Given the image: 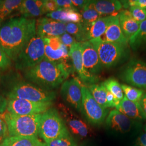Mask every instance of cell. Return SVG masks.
Returning <instances> with one entry per match:
<instances>
[{
	"label": "cell",
	"mask_w": 146,
	"mask_h": 146,
	"mask_svg": "<svg viewBox=\"0 0 146 146\" xmlns=\"http://www.w3.org/2000/svg\"><path fill=\"white\" fill-rule=\"evenodd\" d=\"M11 61L0 46V69H6L11 66Z\"/></svg>",
	"instance_id": "35"
},
{
	"label": "cell",
	"mask_w": 146,
	"mask_h": 146,
	"mask_svg": "<svg viewBox=\"0 0 146 146\" xmlns=\"http://www.w3.org/2000/svg\"><path fill=\"white\" fill-rule=\"evenodd\" d=\"M129 5L132 7H139L146 10V0H130Z\"/></svg>",
	"instance_id": "41"
},
{
	"label": "cell",
	"mask_w": 146,
	"mask_h": 146,
	"mask_svg": "<svg viewBox=\"0 0 146 146\" xmlns=\"http://www.w3.org/2000/svg\"><path fill=\"white\" fill-rule=\"evenodd\" d=\"M104 41L113 42L127 47L129 43L120 26L119 15L114 17L104 34L100 37Z\"/></svg>",
	"instance_id": "18"
},
{
	"label": "cell",
	"mask_w": 146,
	"mask_h": 146,
	"mask_svg": "<svg viewBox=\"0 0 146 146\" xmlns=\"http://www.w3.org/2000/svg\"><path fill=\"white\" fill-rule=\"evenodd\" d=\"M121 87L126 98L132 102H139L145 94L143 90L135 88L127 84H121Z\"/></svg>",
	"instance_id": "31"
},
{
	"label": "cell",
	"mask_w": 146,
	"mask_h": 146,
	"mask_svg": "<svg viewBox=\"0 0 146 146\" xmlns=\"http://www.w3.org/2000/svg\"><path fill=\"white\" fill-rule=\"evenodd\" d=\"M58 8L63 9H72L75 8L73 5L71 0H55Z\"/></svg>",
	"instance_id": "38"
},
{
	"label": "cell",
	"mask_w": 146,
	"mask_h": 146,
	"mask_svg": "<svg viewBox=\"0 0 146 146\" xmlns=\"http://www.w3.org/2000/svg\"><path fill=\"white\" fill-rule=\"evenodd\" d=\"M23 1L21 0H4L0 3V26L11 13L18 10Z\"/></svg>",
	"instance_id": "26"
},
{
	"label": "cell",
	"mask_w": 146,
	"mask_h": 146,
	"mask_svg": "<svg viewBox=\"0 0 146 146\" xmlns=\"http://www.w3.org/2000/svg\"><path fill=\"white\" fill-rule=\"evenodd\" d=\"M69 74L66 63L52 62L44 58L35 66L25 70L24 76L31 84L52 90L63 84Z\"/></svg>",
	"instance_id": "2"
},
{
	"label": "cell",
	"mask_w": 146,
	"mask_h": 146,
	"mask_svg": "<svg viewBox=\"0 0 146 146\" xmlns=\"http://www.w3.org/2000/svg\"><path fill=\"white\" fill-rule=\"evenodd\" d=\"M44 3V1L43 0H25L17 11L22 17L33 19L47 13Z\"/></svg>",
	"instance_id": "20"
},
{
	"label": "cell",
	"mask_w": 146,
	"mask_h": 146,
	"mask_svg": "<svg viewBox=\"0 0 146 146\" xmlns=\"http://www.w3.org/2000/svg\"><path fill=\"white\" fill-rule=\"evenodd\" d=\"M98 54L103 67H114L126 57V48L120 44L104 41L100 38L89 41Z\"/></svg>",
	"instance_id": "7"
},
{
	"label": "cell",
	"mask_w": 146,
	"mask_h": 146,
	"mask_svg": "<svg viewBox=\"0 0 146 146\" xmlns=\"http://www.w3.org/2000/svg\"><path fill=\"white\" fill-rule=\"evenodd\" d=\"M45 143L46 146H78L76 142L70 134Z\"/></svg>",
	"instance_id": "33"
},
{
	"label": "cell",
	"mask_w": 146,
	"mask_h": 146,
	"mask_svg": "<svg viewBox=\"0 0 146 146\" xmlns=\"http://www.w3.org/2000/svg\"><path fill=\"white\" fill-rule=\"evenodd\" d=\"M120 78L131 86L146 89V63L133 59L122 69Z\"/></svg>",
	"instance_id": "9"
},
{
	"label": "cell",
	"mask_w": 146,
	"mask_h": 146,
	"mask_svg": "<svg viewBox=\"0 0 146 146\" xmlns=\"http://www.w3.org/2000/svg\"><path fill=\"white\" fill-rule=\"evenodd\" d=\"M7 133H8V131L5 121L0 118V139L3 140L4 137L7 135Z\"/></svg>",
	"instance_id": "39"
},
{
	"label": "cell",
	"mask_w": 146,
	"mask_h": 146,
	"mask_svg": "<svg viewBox=\"0 0 146 146\" xmlns=\"http://www.w3.org/2000/svg\"><path fill=\"white\" fill-rule=\"evenodd\" d=\"M52 102H35L26 100L9 99L7 107L8 112L17 115L41 114L51 108Z\"/></svg>",
	"instance_id": "10"
},
{
	"label": "cell",
	"mask_w": 146,
	"mask_h": 146,
	"mask_svg": "<svg viewBox=\"0 0 146 146\" xmlns=\"http://www.w3.org/2000/svg\"><path fill=\"white\" fill-rule=\"evenodd\" d=\"M106 88L109 90L111 93L113 94L117 99L120 101L124 98V94L121 85L115 78H110L106 80L101 84Z\"/></svg>",
	"instance_id": "30"
},
{
	"label": "cell",
	"mask_w": 146,
	"mask_h": 146,
	"mask_svg": "<svg viewBox=\"0 0 146 146\" xmlns=\"http://www.w3.org/2000/svg\"><path fill=\"white\" fill-rule=\"evenodd\" d=\"M71 9H63L60 8L56 11L48 13L46 15L47 17L52 19L56 21L61 22L63 23L70 22L69 14Z\"/></svg>",
	"instance_id": "32"
},
{
	"label": "cell",
	"mask_w": 146,
	"mask_h": 146,
	"mask_svg": "<svg viewBox=\"0 0 146 146\" xmlns=\"http://www.w3.org/2000/svg\"><path fill=\"white\" fill-rule=\"evenodd\" d=\"M41 115L21 116L7 111L4 114L3 119L10 136L37 137Z\"/></svg>",
	"instance_id": "3"
},
{
	"label": "cell",
	"mask_w": 146,
	"mask_h": 146,
	"mask_svg": "<svg viewBox=\"0 0 146 146\" xmlns=\"http://www.w3.org/2000/svg\"><path fill=\"white\" fill-rule=\"evenodd\" d=\"M3 140H2V139H0V143H1V141H3Z\"/></svg>",
	"instance_id": "46"
},
{
	"label": "cell",
	"mask_w": 146,
	"mask_h": 146,
	"mask_svg": "<svg viewBox=\"0 0 146 146\" xmlns=\"http://www.w3.org/2000/svg\"><path fill=\"white\" fill-rule=\"evenodd\" d=\"M135 122L117 110L110 111L105 120L106 125L108 128L121 133L130 131Z\"/></svg>",
	"instance_id": "17"
},
{
	"label": "cell",
	"mask_w": 146,
	"mask_h": 146,
	"mask_svg": "<svg viewBox=\"0 0 146 146\" xmlns=\"http://www.w3.org/2000/svg\"><path fill=\"white\" fill-rule=\"evenodd\" d=\"M89 1L86 0H72V3L74 7L76 8V7L80 9H83L84 7L87 4Z\"/></svg>",
	"instance_id": "43"
},
{
	"label": "cell",
	"mask_w": 146,
	"mask_h": 146,
	"mask_svg": "<svg viewBox=\"0 0 146 146\" xmlns=\"http://www.w3.org/2000/svg\"><path fill=\"white\" fill-rule=\"evenodd\" d=\"M44 7L46 13H49L56 11L59 9L55 0H44Z\"/></svg>",
	"instance_id": "37"
},
{
	"label": "cell",
	"mask_w": 146,
	"mask_h": 146,
	"mask_svg": "<svg viewBox=\"0 0 146 146\" xmlns=\"http://www.w3.org/2000/svg\"><path fill=\"white\" fill-rule=\"evenodd\" d=\"M141 108L146 116V93L144 94L139 102Z\"/></svg>",
	"instance_id": "44"
},
{
	"label": "cell",
	"mask_w": 146,
	"mask_h": 146,
	"mask_svg": "<svg viewBox=\"0 0 146 146\" xmlns=\"http://www.w3.org/2000/svg\"><path fill=\"white\" fill-rule=\"evenodd\" d=\"M44 58L55 62L66 63L69 57L68 47L63 44L59 37L46 38Z\"/></svg>",
	"instance_id": "14"
},
{
	"label": "cell",
	"mask_w": 146,
	"mask_h": 146,
	"mask_svg": "<svg viewBox=\"0 0 146 146\" xmlns=\"http://www.w3.org/2000/svg\"><path fill=\"white\" fill-rule=\"evenodd\" d=\"M59 37L63 44L68 48L69 47V49L73 46V44L78 42H77L76 39L73 36L69 34L66 32L62 34L61 36H59Z\"/></svg>",
	"instance_id": "36"
},
{
	"label": "cell",
	"mask_w": 146,
	"mask_h": 146,
	"mask_svg": "<svg viewBox=\"0 0 146 146\" xmlns=\"http://www.w3.org/2000/svg\"><path fill=\"white\" fill-rule=\"evenodd\" d=\"M88 27L84 26L81 23L69 22L66 23V32L73 36L78 42L87 41Z\"/></svg>",
	"instance_id": "24"
},
{
	"label": "cell",
	"mask_w": 146,
	"mask_h": 146,
	"mask_svg": "<svg viewBox=\"0 0 146 146\" xmlns=\"http://www.w3.org/2000/svg\"><path fill=\"white\" fill-rule=\"evenodd\" d=\"M136 146H146V125L145 127L144 131L137 137Z\"/></svg>",
	"instance_id": "40"
},
{
	"label": "cell",
	"mask_w": 146,
	"mask_h": 146,
	"mask_svg": "<svg viewBox=\"0 0 146 146\" xmlns=\"http://www.w3.org/2000/svg\"><path fill=\"white\" fill-rule=\"evenodd\" d=\"M120 26L125 38L129 40L138 31L140 23L133 17L129 11L123 10L119 14Z\"/></svg>",
	"instance_id": "21"
},
{
	"label": "cell",
	"mask_w": 146,
	"mask_h": 146,
	"mask_svg": "<svg viewBox=\"0 0 146 146\" xmlns=\"http://www.w3.org/2000/svg\"><path fill=\"white\" fill-rule=\"evenodd\" d=\"M82 86L80 80L73 78L65 81L61 88L63 99L78 111H81L82 106Z\"/></svg>",
	"instance_id": "12"
},
{
	"label": "cell",
	"mask_w": 146,
	"mask_h": 146,
	"mask_svg": "<svg viewBox=\"0 0 146 146\" xmlns=\"http://www.w3.org/2000/svg\"><path fill=\"white\" fill-rule=\"evenodd\" d=\"M1 1H0V3H1Z\"/></svg>",
	"instance_id": "47"
},
{
	"label": "cell",
	"mask_w": 146,
	"mask_h": 146,
	"mask_svg": "<svg viewBox=\"0 0 146 146\" xmlns=\"http://www.w3.org/2000/svg\"><path fill=\"white\" fill-rule=\"evenodd\" d=\"M36 20L11 18L0 26V46L11 60L15 61L28 42L36 34Z\"/></svg>",
	"instance_id": "1"
},
{
	"label": "cell",
	"mask_w": 146,
	"mask_h": 146,
	"mask_svg": "<svg viewBox=\"0 0 146 146\" xmlns=\"http://www.w3.org/2000/svg\"><path fill=\"white\" fill-rule=\"evenodd\" d=\"M70 134L68 128L58 110L51 107L42 113L38 135L45 143Z\"/></svg>",
	"instance_id": "4"
},
{
	"label": "cell",
	"mask_w": 146,
	"mask_h": 146,
	"mask_svg": "<svg viewBox=\"0 0 146 146\" xmlns=\"http://www.w3.org/2000/svg\"><path fill=\"white\" fill-rule=\"evenodd\" d=\"M9 146H46L37 137H8Z\"/></svg>",
	"instance_id": "28"
},
{
	"label": "cell",
	"mask_w": 146,
	"mask_h": 146,
	"mask_svg": "<svg viewBox=\"0 0 146 146\" xmlns=\"http://www.w3.org/2000/svg\"><path fill=\"white\" fill-rule=\"evenodd\" d=\"M36 29L37 34L43 38L59 37L66 32V23L42 17L37 20Z\"/></svg>",
	"instance_id": "15"
},
{
	"label": "cell",
	"mask_w": 146,
	"mask_h": 146,
	"mask_svg": "<svg viewBox=\"0 0 146 146\" xmlns=\"http://www.w3.org/2000/svg\"><path fill=\"white\" fill-rule=\"evenodd\" d=\"M129 43L133 50L146 48V20L140 23L138 31L129 40Z\"/></svg>",
	"instance_id": "27"
},
{
	"label": "cell",
	"mask_w": 146,
	"mask_h": 146,
	"mask_svg": "<svg viewBox=\"0 0 146 146\" xmlns=\"http://www.w3.org/2000/svg\"><path fill=\"white\" fill-rule=\"evenodd\" d=\"M87 87L95 100L105 109H107V91L106 88L102 84H91Z\"/></svg>",
	"instance_id": "29"
},
{
	"label": "cell",
	"mask_w": 146,
	"mask_h": 146,
	"mask_svg": "<svg viewBox=\"0 0 146 146\" xmlns=\"http://www.w3.org/2000/svg\"><path fill=\"white\" fill-rule=\"evenodd\" d=\"M84 67L90 74L97 76L102 69L98 54L89 41L81 42Z\"/></svg>",
	"instance_id": "16"
},
{
	"label": "cell",
	"mask_w": 146,
	"mask_h": 146,
	"mask_svg": "<svg viewBox=\"0 0 146 146\" xmlns=\"http://www.w3.org/2000/svg\"><path fill=\"white\" fill-rule=\"evenodd\" d=\"M44 38L36 34L22 49L15 61V67L26 70L35 66L44 58Z\"/></svg>",
	"instance_id": "6"
},
{
	"label": "cell",
	"mask_w": 146,
	"mask_h": 146,
	"mask_svg": "<svg viewBox=\"0 0 146 146\" xmlns=\"http://www.w3.org/2000/svg\"><path fill=\"white\" fill-rule=\"evenodd\" d=\"M82 93L81 112L89 123L95 125H101L108 115V110L103 108L95 100L85 85L82 86Z\"/></svg>",
	"instance_id": "8"
},
{
	"label": "cell",
	"mask_w": 146,
	"mask_h": 146,
	"mask_svg": "<svg viewBox=\"0 0 146 146\" xmlns=\"http://www.w3.org/2000/svg\"><path fill=\"white\" fill-rule=\"evenodd\" d=\"M94 4L96 10L101 16L102 15L117 16L119 15L117 12L122 8L121 1L116 0L94 1Z\"/></svg>",
	"instance_id": "23"
},
{
	"label": "cell",
	"mask_w": 146,
	"mask_h": 146,
	"mask_svg": "<svg viewBox=\"0 0 146 146\" xmlns=\"http://www.w3.org/2000/svg\"><path fill=\"white\" fill-rule=\"evenodd\" d=\"M59 113L62 117L69 132L80 139L87 138L92 135L90 128L84 121L66 106L60 104Z\"/></svg>",
	"instance_id": "11"
},
{
	"label": "cell",
	"mask_w": 146,
	"mask_h": 146,
	"mask_svg": "<svg viewBox=\"0 0 146 146\" xmlns=\"http://www.w3.org/2000/svg\"><path fill=\"white\" fill-rule=\"evenodd\" d=\"M8 101L0 94V114L3 113L7 110Z\"/></svg>",
	"instance_id": "42"
},
{
	"label": "cell",
	"mask_w": 146,
	"mask_h": 146,
	"mask_svg": "<svg viewBox=\"0 0 146 146\" xmlns=\"http://www.w3.org/2000/svg\"><path fill=\"white\" fill-rule=\"evenodd\" d=\"M116 110L134 121H141L146 120V116L141 108L139 102H132L127 99L125 96Z\"/></svg>",
	"instance_id": "19"
},
{
	"label": "cell",
	"mask_w": 146,
	"mask_h": 146,
	"mask_svg": "<svg viewBox=\"0 0 146 146\" xmlns=\"http://www.w3.org/2000/svg\"><path fill=\"white\" fill-rule=\"evenodd\" d=\"M81 15L82 16L81 23L85 26H91L92 24L101 17V15L95 8L94 1H89L81 11Z\"/></svg>",
	"instance_id": "25"
},
{
	"label": "cell",
	"mask_w": 146,
	"mask_h": 146,
	"mask_svg": "<svg viewBox=\"0 0 146 146\" xmlns=\"http://www.w3.org/2000/svg\"><path fill=\"white\" fill-rule=\"evenodd\" d=\"M129 11L133 17L139 23L146 20V10L139 7H130Z\"/></svg>",
	"instance_id": "34"
},
{
	"label": "cell",
	"mask_w": 146,
	"mask_h": 146,
	"mask_svg": "<svg viewBox=\"0 0 146 146\" xmlns=\"http://www.w3.org/2000/svg\"><path fill=\"white\" fill-rule=\"evenodd\" d=\"M81 42H77L69 49V57L73 63V67L78 75V78L86 86L94 84L98 82L97 76H94L88 72L84 67Z\"/></svg>",
	"instance_id": "13"
},
{
	"label": "cell",
	"mask_w": 146,
	"mask_h": 146,
	"mask_svg": "<svg viewBox=\"0 0 146 146\" xmlns=\"http://www.w3.org/2000/svg\"><path fill=\"white\" fill-rule=\"evenodd\" d=\"M0 146H9L8 137L5 138V139L0 143Z\"/></svg>",
	"instance_id": "45"
},
{
	"label": "cell",
	"mask_w": 146,
	"mask_h": 146,
	"mask_svg": "<svg viewBox=\"0 0 146 146\" xmlns=\"http://www.w3.org/2000/svg\"><path fill=\"white\" fill-rule=\"evenodd\" d=\"M8 99L26 100L35 102H50L56 99L52 90L42 88L35 84L25 81L13 84L7 93Z\"/></svg>",
	"instance_id": "5"
},
{
	"label": "cell",
	"mask_w": 146,
	"mask_h": 146,
	"mask_svg": "<svg viewBox=\"0 0 146 146\" xmlns=\"http://www.w3.org/2000/svg\"><path fill=\"white\" fill-rule=\"evenodd\" d=\"M115 16H107L99 19L90 27L88 31L87 41L100 38L106 31Z\"/></svg>",
	"instance_id": "22"
}]
</instances>
